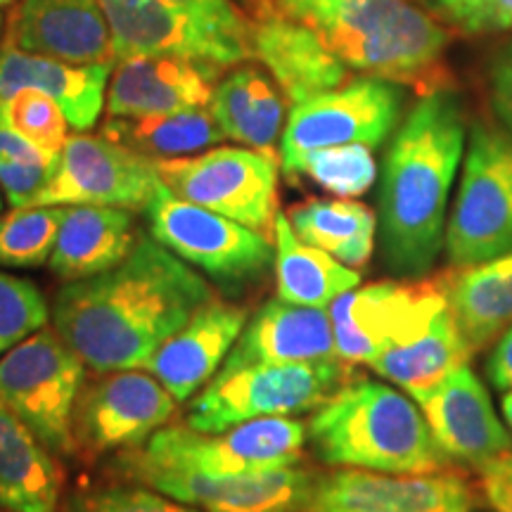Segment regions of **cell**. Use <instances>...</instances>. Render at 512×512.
Listing matches in <instances>:
<instances>
[{"label": "cell", "instance_id": "obj_1", "mask_svg": "<svg viewBox=\"0 0 512 512\" xmlns=\"http://www.w3.org/2000/svg\"><path fill=\"white\" fill-rule=\"evenodd\" d=\"M214 299L202 273L152 238L112 271L64 285L53 328L95 373L133 370Z\"/></svg>", "mask_w": 512, "mask_h": 512}, {"label": "cell", "instance_id": "obj_2", "mask_svg": "<svg viewBox=\"0 0 512 512\" xmlns=\"http://www.w3.org/2000/svg\"><path fill=\"white\" fill-rule=\"evenodd\" d=\"M467 119L460 95H420L384 155L377 195V238L396 278H425L446 245L448 202L463 166Z\"/></svg>", "mask_w": 512, "mask_h": 512}, {"label": "cell", "instance_id": "obj_3", "mask_svg": "<svg viewBox=\"0 0 512 512\" xmlns=\"http://www.w3.org/2000/svg\"><path fill=\"white\" fill-rule=\"evenodd\" d=\"M306 434L316 458L330 467L430 475L448 465L413 396L368 377L347 382L325 401Z\"/></svg>", "mask_w": 512, "mask_h": 512}, {"label": "cell", "instance_id": "obj_4", "mask_svg": "<svg viewBox=\"0 0 512 512\" xmlns=\"http://www.w3.org/2000/svg\"><path fill=\"white\" fill-rule=\"evenodd\" d=\"M311 27L347 69L420 95L446 86L441 60L451 34L408 0H349Z\"/></svg>", "mask_w": 512, "mask_h": 512}, {"label": "cell", "instance_id": "obj_5", "mask_svg": "<svg viewBox=\"0 0 512 512\" xmlns=\"http://www.w3.org/2000/svg\"><path fill=\"white\" fill-rule=\"evenodd\" d=\"M347 384L342 358L318 363H266L219 373L190 403L185 422L204 434L256 418L316 411Z\"/></svg>", "mask_w": 512, "mask_h": 512}, {"label": "cell", "instance_id": "obj_6", "mask_svg": "<svg viewBox=\"0 0 512 512\" xmlns=\"http://www.w3.org/2000/svg\"><path fill=\"white\" fill-rule=\"evenodd\" d=\"M444 247L458 268L512 252V136L505 128L470 126Z\"/></svg>", "mask_w": 512, "mask_h": 512}, {"label": "cell", "instance_id": "obj_7", "mask_svg": "<svg viewBox=\"0 0 512 512\" xmlns=\"http://www.w3.org/2000/svg\"><path fill=\"white\" fill-rule=\"evenodd\" d=\"M150 235L216 285L238 292L266 275L275 261V242L242 223L183 200L159 183L150 202Z\"/></svg>", "mask_w": 512, "mask_h": 512}, {"label": "cell", "instance_id": "obj_8", "mask_svg": "<svg viewBox=\"0 0 512 512\" xmlns=\"http://www.w3.org/2000/svg\"><path fill=\"white\" fill-rule=\"evenodd\" d=\"M86 384V363L55 328H41L0 358L5 401L57 456L74 453V408Z\"/></svg>", "mask_w": 512, "mask_h": 512}, {"label": "cell", "instance_id": "obj_9", "mask_svg": "<svg viewBox=\"0 0 512 512\" xmlns=\"http://www.w3.org/2000/svg\"><path fill=\"white\" fill-rule=\"evenodd\" d=\"M157 174L183 200L271 238L278 216V157L252 147H214L202 155L157 159Z\"/></svg>", "mask_w": 512, "mask_h": 512}, {"label": "cell", "instance_id": "obj_10", "mask_svg": "<svg viewBox=\"0 0 512 512\" xmlns=\"http://www.w3.org/2000/svg\"><path fill=\"white\" fill-rule=\"evenodd\" d=\"M309 444L306 425L292 418H256L204 434L188 425H166L147 439V446L128 453L147 465L183 467L204 475L273 470L297 465Z\"/></svg>", "mask_w": 512, "mask_h": 512}, {"label": "cell", "instance_id": "obj_11", "mask_svg": "<svg viewBox=\"0 0 512 512\" xmlns=\"http://www.w3.org/2000/svg\"><path fill=\"white\" fill-rule=\"evenodd\" d=\"M446 309L444 275L354 287L328 306L337 356L344 363L370 366L384 349L420 335Z\"/></svg>", "mask_w": 512, "mask_h": 512}, {"label": "cell", "instance_id": "obj_12", "mask_svg": "<svg viewBox=\"0 0 512 512\" xmlns=\"http://www.w3.org/2000/svg\"><path fill=\"white\" fill-rule=\"evenodd\" d=\"M403 102L401 83L375 76L297 102L280 138V169L320 147L368 145L375 150L399 126Z\"/></svg>", "mask_w": 512, "mask_h": 512}, {"label": "cell", "instance_id": "obj_13", "mask_svg": "<svg viewBox=\"0 0 512 512\" xmlns=\"http://www.w3.org/2000/svg\"><path fill=\"white\" fill-rule=\"evenodd\" d=\"M155 159L105 136H69L46 188L29 207H119L145 211L159 188Z\"/></svg>", "mask_w": 512, "mask_h": 512}, {"label": "cell", "instance_id": "obj_14", "mask_svg": "<svg viewBox=\"0 0 512 512\" xmlns=\"http://www.w3.org/2000/svg\"><path fill=\"white\" fill-rule=\"evenodd\" d=\"M121 470L140 482L204 512H304L316 475L299 465L238 475H204L183 467L119 458Z\"/></svg>", "mask_w": 512, "mask_h": 512}, {"label": "cell", "instance_id": "obj_15", "mask_svg": "<svg viewBox=\"0 0 512 512\" xmlns=\"http://www.w3.org/2000/svg\"><path fill=\"white\" fill-rule=\"evenodd\" d=\"M178 401L155 375L114 370L83 384L74 408V448L86 458L133 448L174 418Z\"/></svg>", "mask_w": 512, "mask_h": 512}, {"label": "cell", "instance_id": "obj_16", "mask_svg": "<svg viewBox=\"0 0 512 512\" xmlns=\"http://www.w3.org/2000/svg\"><path fill=\"white\" fill-rule=\"evenodd\" d=\"M117 60L131 55H171L233 67L249 57L247 41L230 36L166 0H102Z\"/></svg>", "mask_w": 512, "mask_h": 512}, {"label": "cell", "instance_id": "obj_17", "mask_svg": "<svg viewBox=\"0 0 512 512\" xmlns=\"http://www.w3.org/2000/svg\"><path fill=\"white\" fill-rule=\"evenodd\" d=\"M467 484L451 472L387 475L335 467L316 475L304 512H470Z\"/></svg>", "mask_w": 512, "mask_h": 512}, {"label": "cell", "instance_id": "obj_18", "mask_svg": "<svg viewBox=\"0 0 512 512\" xmlns=\"http://www.w3.org/2000/svg\"><path fill=\"white\" fill-rule=\"evenodd\" d=\"M415 403L448 460L479 470L512 448L508 425L498 418L489 392L467 363Z\"/></svg>", "mask_w": 512, "mask_h": 512}, {"label": "cell", "instance_id": "obj_19", "mask_svg": "<svg viewBox=\"0 0 512 512\" xmlns=\"http://www.w3.org/2000/svg\"><path fill=\"white\" fill-rule=\"evenodd\" d=\"M247 22L249 57H256L292 105L332 91L349 69L332 55L318 31L283 10L266 8Z\"/></svg>", "mask_w": 512, "mask_h": 512}, {"label": "cell", "instance_id": "obj_20", "mask_svg": "<svg viewBox=\"0 0 512 512\" xmlns=\"http://www.w3.org/2000/svg\"><path fill=\"white\" fill-rule=\"evenodd\" d=\"M221 69L171 55L121 57L107 91L110 117H150L207 107Z\"/></svg>", "mask_w": 512, "mask_h": 512}, {"label": "cell", "instance_id": "obj_21", "mask_svg": "<svg viewBox=\"0 0 512 512\" xmlns=\"http://www.w3.org/2000/svg\"><path fill=\"white\" fill-rule=\"evenodd\" d=\"M245 325V309L214 297L166 339L143 368L155 375L178 403L188 401L214 380Z\"/></svg>", "mask_w": 512, "mask_h": 512}, {"label": "cell", "instance_id": "obj_22", "mask_svg": "<svg viewBox=\"0 0 512 512\" xmlns=\"http://www.w3.org/2000/svg\"><path fill=\"white\" fill-rule=\"evenodd\" d=\"M8 46L69 64L117 62L102 0H24Z\"/></svg>", "mask_w": 512, "mask_h": 512}, {"label": "cell", "instance_id": "obj_23", "mask_svg": "<svg viewBox=\"0 0 512 512\" xmlns=\"http://www.w3.org/2000/svg\"><path fill=\"white\" fill-rule=\"evenodd\" d=\"M332 358L339 356L330 311L273 297L247 320L219 373L266 363H318Z\"/></svg>", "mask_w": 512, "mask_h": 512}, {"label": "cell", "instance_id": "obj_24", "mask_svg": "<svg viewBox=\"0 0 512 512\" xmlns=\"http://www.w3.org/2000/svg\"><path fill=\"white\" fill-rule=\"evenodd\" d=\"M112 64H69L8 46L0 53V105L19 91H41L57 100L69 126L88 131L105 107Z\"/></svg>", "mask_w": 512, "mask_h": 512}, {"label": "cell", "instance_id": "obj_25", "mask_svg": "<svg viewBox=\"0 0 512 512\" xmlns=\"http://www.w3.org/2000/svg\"><path fill=\"white\" fill-rule=\"evenodd\" d=\"M136 242L133 211L93 204L64 207L50 268L67 283L95 278L119 266Z\"/></svg>", "mask_w": 512, "mask_h": 512}, {"label": "cell", "instance_id": "obj_26", "mask_svg": "<svg viewBox=\"0 0 512 512\" xmlns=\"http://www.w3.org/2000/svg\"><path fill=\"white\" fill-rule=\"evenodd\" d=\"M62 470L53 451L0 401V510L55 512Z\"/></svg>", "mask_w": 512, "mask_h": 512}, {"label": "cell", "instance_id": "obj_27", "mask_svg": "<svg viewBox=\"0 0 512 512\" xmlns=\"http://www.w3.org/2000/svg\"><path fill=\"white\" fill-rule=\"evenodd\" d=\"M472 354L475 351L470 349L448 306L420 335L384 349L370 366L418 401L437 389L453 370L465 366Z\"/></svg>", "mask_w": 512, "mask_h": 512}, {"label": "cell", "instance_id": "obj_28", "mask_svg": "<svg viewBox=\"0 0 512 512\" xmlns=\"http://www.w3.org/2000/svg\"><path fill=\"white\" fill-rule=\"evenodd\" d=\"M448 306L472 351L512 325V252L444 275Z\"/></svg>", "mask_w": 512, "mask_h": 512}, {"label": "cell", "instance_id": "obj_29", "mask_svg": "<svg viewBox=\"0 0 512 512\" xmlns=\"http://www.w3.org/2000/svg\"><path fill=\"white\" fill-rule=\"evenodd\" d=\"M275 280L285 302L328 309L337 297L361 285V273L323 249L306 245L283 211L275 216Z\"/></svg>", "mask_w": 512, "mask_h": 512}, {"label": "cell", "instance_id": "obj_30", "mask_svg": "<svg viewBox=\"0 0 512 512\" xmlns=\"http://www.w3.org/2000/svg\"><path fill=\"white\" fill-rule=\"evenodd\" d=\"M209 110L226 138L275 155V140L283 128V98L264 72L256 67L233 69L216 83Z\"/></svg>", "mask_w": 512, "mask_h": 512}, {"label": "cell", "instance_id": "obj_31", "mask_svg": "<svg viewBox=\"0 0 512 512\" xmlns=\"http://www.w3.org/2000/svg\"><path fill=\"white\" fill-rule=\"evenodd\" d=\"M102 136L150 159L190 157L226 140L209 105L150 117H110Z\"/></svg>", "mask_w": 512, "mask_h": 512}, {"label": "cell", "instance_id": "obj_32", "mask_svg": "<svg viewBox=\"0 0 512 512\" xmlns=\"http://www.w3.org/2000/svg\"><path fill=\"white\" fill-rule=\"evenodd\" d=\"M294 233L349 268H363L375 252L377 216L366 204L344 200H306L292 207Z\"/></svg>", "mask_w": 512, "mask_h": 512}, {"label": "cell", "instance_id": "obj_33", "mask_svg": "<svg viewBox=\"0 0 512 512\" xmlns=\"http://www.w3.org/2000/svg\"><path fill=\"white\" fill-rule=\"evenodd\" d=\"M283 174L290 181L309 178L320 190L330 192L344 200L366 195L377 181V162L373 147L368 145H335L320 147V150L306 152L285 166Z\"/></svg>", "mask_w": 512, "mask_h": 512}, {"label": "cell", "instance_id": "obj_34", "mask_svg": "<svg viewBox=\"0 0 512 512\" xmlns=\"http://www.w3.org/2000/svg\"><path fill=\"white\" fill-rule=\"evenodd\" d=\"M64 207H15L0 216V266L31 268L50 261Z\"/></svg>", "mask_w": 512, "mask_h": 512}, {"label": "cell", "instance_id": "obj_35", "mask_svg": "<svg viewBox=\"0 0 512 512\" xmlns=\"http://www.w3.org/2000/svg\"><path fill=\"white\" fill-rule=\"evenodd\" d=\"M0 117L22 138L50 155H60L67 143L69 121L57 100L41 91H19L0 105Z\"/></svg>", "mask_w": 512, "mask_h": 512}, {"label": "cell", "instance_id": "obj_36", "mask_svg": "<svg viewBox=\"0 0 512 512\" xmlns=\"http://www.w3.org/2000/svg\"><path fill=\"white\" fill-rule=\"evenodd\" d=\"M48 316V302L36 285L0 273V356L46 328Z\"/></svg>", "mask_w": 512, "mask_h": 512}, {"label": "cell", "instance_id": "obj_37", "mask_svg": "<svg viewBox=\"0 0 512 512\" xmlns=\"http://www.w3.org/2000/svg\"><path fill=\"white\" fill-rule=\"evenodd\" d=\"M67 512H204L147 486H105L69 498Z\"/></svg>", "mask_w": 512, "mask_h": 512}, {"label": "cell", "instance_id": "obj_38", "mask_svg": "<svg viewBox=\"0 0 512 512\" xmlns=\"http://www.w3.org/2000/svg\"><path fill=\"white\" fill-rule=\"evenodd\" d=\"M486 81L496 117L512 136V38L494 50L486 67Z\"/></svg>", "mask_w": 512, "mask_h": 512}, {"label": "cell", "instance_id": "obj_39", "mask_svg": "<svg viewBox=\"0 0 512 512\" xmlns=\"http://www.w3.org/2000/svg\"><path fill=\"white\" fill-rule=\"evenodd\" d=\"M479 486L494 512H512V448L479 467Z\"/></svg>", "mask_w": 512, "mask_h": 512}, {"label": "cell", "instance_id": "obj_40", "mask_svg": "<svg viewBox=\"0 0 512 512\" xmlns=\"http://www.w3.org/2000/svg\"><path fill=\"white\" fill-rule=\"evenodd\" d=\"M166 3L188 10L192 15L204 19V22L228 31L230 36H238L242 41H247V22L233 5V0H166Z\"/></svg>", "mask_w": 512, "mask_h": 512}, {"label": "cell", "instance_id": "obj_41", "mask_svg": "<svg viewBox=\"0 0 512 512\" xmlns=\"http://www.w3.org/2000/svg\"><path fill=\"white\" fill-rule=\"evenodd\" d=\"M60 155H50L43 152L41 147L29 143L22 138L15 128L5 124L0 117V166L3 164H38V162H55Z\"/></svg>", "mask_w": 512, "mask_h": 512}, {"label": "cell", "instance_id": "obj_42", "mask_svg": "<svg viewBox=\"0 0 512 512\" xmlns=\"http://www.w3.org/2000/svg\"><path fill=\"white\" fill-rule=\"evenodd\" d=\"M486 373L498 392H512V325L498 337Z\"/></svg>", "mask_w": 512, "mask_h": 512}, {"label": "cell", "instance_id": "obj_43", "mask_svg": "<svg viewBox=\"0 0 512 512\" xmlns=\"http://www.w3.org/2000/svg\"><path fill=\"white\" fill-rule=\"evenodd\" d=\"M273 3L278 5L285 15L299 19V22H306L311 27L318 19L330 15L332 10L349 3V0H273Z\"/></svg>", "mask_w": 512, "mask_h": 512}, {"label": "cell", "instance_id": "obj_44", "mask_svg": "<svg viewBox=\"0 0 512 512\" xmlns=\"http://www.w3.org/2000/svg\"><path fill=\"white\" fill-rule=\"evenodd\" d=\"M441 17H446L448 22L458 24L465 31L475 29V22L482 10L484 0H427Z\"/></svg>", "mask_w": 512, "mask_h": 512}, {"label": "cell", "instance_id": "obj_45", "mask_svg": "<svg viewBox=\"0 0 512 512\" xmlns=\"http://www.w3.org/2000/svg\"><path fill=\"white\" fill-rule=\"evenodd\" d=\"M472 31H512V0H484Z\"/></svg>", "mask_w": 512, "mask_h": 512}, {"label": "cell", "instance_id": "obj_46", "mask_svg": "<svg viewBox=\"0 0 512 512\" xmlns=\"http://www.w3.org/2000/svg\"><path fill=\"white\" fill-rule=\"evenodd\" d=\"M501 413H503L505 425H508L510 432H512V392H503V396H501Z\"/></svg>", "mask_w": 512, "mask_h": 512}, {"label": "cell", "instance_id": "obj_47", "mask_svg": "<svg viewBox=\"0 0 512 512\" xmlns=\"http://www.w3.org/2000/svg\"><path fill=\"white\" fill-rule=\"evenodd\" d=\"M0 34H3V15H0Z\"/></svg>", "mask_w": 512, "mask_h": 512}, {"label": "cell", "instance_id": "obj_48", "mask_svg": "<svg viewBox=\"0 0 512 512\" xmlns=\"http://www.w3.org/2000/svg\"><path fill=\"white\" fill-rule=\"evenodd\" d=\"M10 3V0H0V5H8Z\"/></svg>", "mask_w": 512, "mask_h": 512}, {"label": "cell", "instance_id": "obj_49", "mask_svg": "<svg viewBox=\"0 0 512 512\" xmlns=\"http://www.w3.org/2000/svg\"><path fill=\"white\" fill-rule=\"evenodd\" d=\"M0 512H12V510H0Z\"/></svg>", "mask_w": 512, "mask_h": 512}]
</instances>
